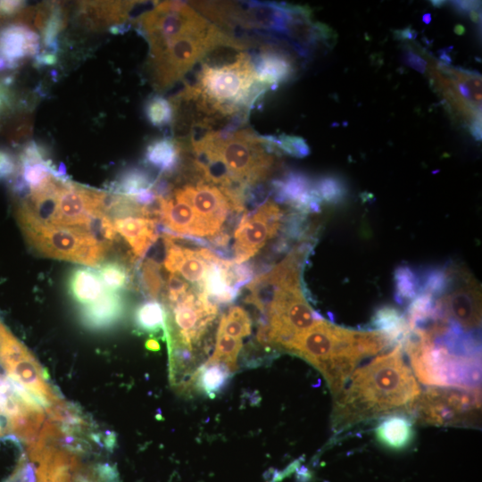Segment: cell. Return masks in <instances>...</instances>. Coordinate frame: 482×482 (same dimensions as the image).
<instances>
[{
    "instance_id": "44dd1931",
    "label": "cell",
    "mask_w": 482,
    "mask_h": 482,
    "mask_svg": "<svg viewBox=\"0 0 482 482\" xmlns=\"http://www.w3.org/2000/svg\"><path fill=\"white\" fill-rule=\"evenodd\" d=\"M233 373L222 362L207 361L195 372L192 386L212 399L227 386Z\"/></svg>"
},
{
    "instance_id": "4fadbf2b",
    "label": "cell",
    "mask_w": 482,
    "mask_h": 482,
    "mask_svg": "<svg viewBox=\"0 0 482 482\" xmlns=\"http://www.w3.org/2000/svg\"><path fill=\"white\" fill-rule=\"evenodd\" d=\"M170 306L178 338L174 348L192 353L193 345L200 341L216 317L218 308L202 293L191 289Z\"/></svg>"
},
{
    "instance_id": "277c9868",
    "label": "cell",
    "mask_w": 482,
    "mask_h": 482,
    "mask_svg": "<svg viewBox=\"0 0 482 482\" xmlns=\"http://www.w3.org/2000/svg\"><path fill=\"white\" fill-rule=\"evenodd\" d=\"M403 343L418 379L431 386L478 387L480 348L473 338L454 331L434 334L412 328Z\"/></svg>"
},
{
    "instance_id": "2e32d148",
    "label": "cell",
    "mask_w": 482,
    "mask_h": 482,
    "mask_svg": "<svg viewBox=\"0 0 482 482\" xmlns=\"http://www.w3.org/2000/svg\"><path fill=\"white\" fill-rule=\"evenodd\" d=\"M112 225L124 237L137 258H142L158 238L157 221L152 217L126 216L115 218Z\"/></svg>"
},
{
    "instance_id": "ba28073f",
    "label": "cell",
    "mask_w": 482,
    "mask_h": 482,
    "mask_svg": "<svg viewBox=\"0 0 482 482\" xmlns=\"http://www.w3.org/2000/svg\"><path fill=\"white\" fill-rule=\"evenodd\" d=\"M412 412L422 424L443 427L478 426L481 413L480 388L430 386L420 393Z\"/></svg>"
},
{
    "instance_id": "5b68a950",
    "label": "cell",
    "mask_w": 482,
    "mask_h": 482,
    "mask_svg": "<svg viewBox=\"0 0 482 482\" xmlns=\"http://www.w3.org/2000/svg\"><path fill=\"white\" fill-rule=\"evenodd\" d=\"M192 94L212 113L229 116L249 110L270 87L259 82L251 55L239 53L235 61L221 65L204 63Z\"/></svg>"
},
{
    "instance_id": "484cf974",
    "label": "cell",
    "mask_w": 482,
    "mask_h": 482,
    "mask_svg": "<svg viewBox=\"0 0 482 482\" xmlns=\"http://www.w3.org/2000/svg\"><path fill=\"white\" fill-rule=\"evenodd\" d=\"M251 329L252 322L247 312L240 306H232L221 316L218 332L242 339L250 335Z\"/></svg>"
},
{
    "instance_id": "ffe728a7",
    "label": "cell",
    "mask_w": 482,
    "mask_h": 482,
    "mask_svg": "<svg viewBox=\"0 0 482 482\" xmlns=\"http://www.w3.org/2000/svg\"><path fill=\"white\" fill-rule=\"evenodd\" d=\"M68 291L76 303L85 306L101 297L107 289L93 270L76 268L68 277Z\"/></svg>"
},
{
    "instance_id": "9c48e42d",
    "label": "cell",
    "mask_w": 482,
    "mask_h": 482,
    "mask_svg": "<svg viewBox=\"0 0 482 482\" xmlns=\"http://www.w3.org/2000/svg\"><path fill=\"white\" fill-rule=\"evenodd\" d=\"M137 24L149 44L150 57H154L175 38L203 30L212 23L187 4L166 1L142 13Z\"/></svg>"
},
{
    "instance_id": "4316f807",
    "label": "cell",
    "mask_w": 482,
    "mask_h": 482,
    "mask_svg": "<svg viewBox=\"0 0 482 482\" xmlns=\"http://www.w3.org/2000/svg\"><path fill=\"white\" fill-rule=\"evenodd\" d=\"M241 348L242 339L217 331L214 351L208 361L222 362L235 372L237 370V360Z\"/></svg>"
},
{
    "instance_id": "9a60e30c",
    "label": "cell",
    "mask_w": 482,
    "mask_h": 482,
    "mask_svg": "<svg viewBox=\"0 0 482 482\" xmlns=\"http://www.w3.org/2000/svg\"><path fill=\"white\" fill-rule=\"evenodd\" d=\"M40 36L21 23H12L0 29V56L12 69L28 57H35L40 52Z\"/></svg>"
},
{
    "instance_id": "7402d4cb",
    "label": "cell",
    "mask_w": 482,
    "mask_h": 482,
    "mask_svg": "<svg viewBox=\"0 0 482 482\" xmlns=\"http://www.w3.org/2000/svg\"><path fill=\"white\" fill-rule=\"evenodd\" d=\"M158 179V178H157ZM157 179L145 168L130 167L125 169L110 185L111 193L134 195L150 189Z\"/></svg>"
},
{
    "instance_id": "52a82bcc",
    "label": "cell",
    "mask_w": 482,
    "mask_h": 482,
    "mask_svg": "<svg viewBox=\"0 0 482 482\" xmlns=\"http://www.w3.org/2000/svg\"><path fill=\"white\" fill-rule=\"evenodd\" d=\"M218 46L242 49L238 40L213 24L175 38L160 54L150 57L149 67L154 87L162 90L177 82Z\"/></svg>"
},
{
    "instance_id": "8fae6325",
    "label": "cell",
    "mask_w": 482,
    "mask_h": 482,
    "mask_svg": "<svg viewBox=\"0 0 482 482\" xmlns=\"http://www.w3.org/2000/svg\"><path fill=\"white\" fill-rule=\"evenodd\" d=\"M176 191L191 205L196 218V237L208 238L220 232L229 211L227 196L218 187L204 180L187 184Z\"/></svg>"
},
{
    "instance_id": "5bb4252c",
    "label": "cell",
    "mask_w": 482,
    "mask_h": 482,
    "mask_svg": "<svg viewBox=\"0 0 482 482\" xmlns=\"http://www.w3.org/2000/svg\"><path fill=\"white\" fill-rule=\"evenodd\" d=\"M291 50L274 43L262 46L259 53L251 56L257 80L271 88L291 79L296 71Z\"/></svg>"
},
{
    "instance_id": "74e56055",
    "label": "cell",
    "mask_w": 482,
    "mask_h": 482,
    "mask_svg": "<svg viewBox=\"0 0 482 482\" xmlns=\"http://www.w3.org/2000/svg\"><path fill=\"white\" fill-rule=\"evenodd\" d=\"M149 350L157 351L160 348L159 343L155 339H149L145 344Z\"/></svg>"
},
{
    "instance_id": "cb8c5ba5",
    "label": "cell",
    "mask_w": 482,
    "mask_h": 482,
    "mask_svg": "<svg viewBox=\"0 0 482 482\" xmlns=\"http://www.w3.org/2000/svg\"><path fill=\"white\" fill-rule=\"evenodd\" d=\"M458 85L461 96L465 99L475 114L480 116L481 110V77L471 71L454 70L452 72Z\"/></svg>"
},
{
    "instance_id": "83f0119b",
    "label": "cell",
    "mask_w": 482,
    "mask_h": 482,
    "mask_svg": "<svg viewBox=\"0 0 482 482\" xmlns=\"http://www.w3.org/2000/svg\"><path fill=\"white\" fill-rule=\"evenodd\" d=\"M166 319V312L162 305L150 300L140 304L135 314L137 327L145 331L154 332L162 328Z\"/></svg>"
},
{
    "instance_id": "8992f818",
    "label": "cell",
    "mask_w": 482,
    "mask_h": 482,
    "mask_svg": "<svg viewBox=\"0 0 482 482\" xmlns=\"http://www.w3.org/2000/svg\"><path fill=\"white\" fill-rule=\"evenodd\" d=\"M16 213L27 242L45 256L96 267L110 246L87 229L42 222L19 204Z\"/></svg>"
},
{
    "instance_id": "f35d334b",
    "label": "cell",
    "mask_w": 482,
    "mask_h": 482,
    "mask_svg": "<svg viewBox=\"0 0 482 482\" xmlns=\"http://www.w3.org/2000/svg\"><path fill=\"white\" fill-rule=\"evenodd\" d=\"M4 19L0 17V24L2 23V21H4Z\"/></svg>"
},
{
    "instance_id": "d6a6232c",
    "label": "cell",
    "mask_w": 482,
    "mask_h": 482,
    "mask_svg": "<svg viewBox=\"0 0 482 482\" xmlns=\"http://www.w3.org/2000/svg\"><path fill=\"white\" fill-rule=\"evenodd\" d=\"M320 200L337 201L343 195V186L337 179L327 177L320 179L314 185Z\"/></svg>"
},
{
    "instance_id": "ac0fdd59",
    "label": "cell",
    "mask_w": 482,
    "mask_h": 482,
    "mask_svg": "<svg viewBox=\"0 0 482 482\" xmlns=\"http://www.w3.org/2000/svg\"><path fill=\"white\" fill-rule=\"evenodd\" d=\"M183 144L177 138L163 137L150 142L144 162L159 170L160 176L170 174L179 167Z\"/></svg>"
},
{
    "instance_id": "6da1fadb",
    "label": "cell",
    "mask_w": 482,
    "mask_h": 482,
    "mask_svg": "<svg viewBox=\"0 0 482 482\" xmlns=\"http://www.w3.org/2000/svg\"><path fill=\"white\" fill-rule=\"evenodd\" d=\"M420 393L402 345H396L352 374L335 396L332 428L341 432L366 420L412 412Z\"/></svg>"
},
{
    "instance_id": "30bf717a",
    "label": "cell",
    "mask_w": 482,
    "mask_h": 482,
    "mask_svg": "<svg viewBox=\"0 0 482 482\" xmlns=\"http://www.w3.org/2000/svg\"><path fill=\"white\" fill-rule=\"evenodd\" d=\"M283 213L278 205L266 200L252 212L242 214L234 232L235 263H243L255 255L277 235Z\"/></svg>"
},
{
    "instance_id": "e575fe53",
    "label": "cell",
    "mask_w": 482,
    "mask_h": 482,
    "mask_svg": "<svg viewBox=\"0 0 482 482\" xmlns=\"http://www.w3.org/2000/svg\"><path fill=\"white\" fill-rule=\"evenodd\" d=\"M19 170L18 159L7 150L0 149V181L16 176Z\"/></svg>"
},
{
    "instance_id": "603a6c76",
    "label": "cell",
    "mask_w": 482,
    "mask_h": 482,
    "mask_svg": "<svg viewBox=\"0 0 482 482\" xmlns=\"http://www.w3.org/2000/svg\"><path fill=\"white\" fill-rule=\"evenodd\" d=\"M66 26V16L61 4L50 3L45 26L40 32L44 52L56 54L60 50L59 35Z\"/></svg>"
},
{
    "instance_id": "7a4b0ae2",
    "label": "cell",
    "mask_w": 482,
    "mask_h": 482,
    "mask_svg": "<svg viewBox=\"0 0 482 482\" xmlns=\"http://www.w3.org/2000/svg\"><path fill=\"white\" fill-rule=\"evenodd\" d=\"M306 248L305 245L295 247L270 271L246 285L250 291L246 302L262 314L256 338L262 346L285 351L295 337L320 319L301 287V264Z\"/></svg>"
},
{
    "instance_id": "3957f363",
    "label": "cell",
    "mask_w": 482,
    "mask_h": 482,
    "mask_svg": "<svg viewBox=\"0 0 482 482\" xmlns=\"http://www.w3.org/2000/svg\"><path fill=\"white\" fill-rule=\"evenodd\" d=\"M391 343L380 330L349 329L320 318L295 337L286 352L315 367L336 396L364 358L377 354Z\"/></svg>"
},
{
    "instance_id": "d590c367",
    "label": "cell",
    "mask_w": 482,
    "mask_h": 482,
    "mask_svg": "<svg viewBox=\"0 0 482 482\" xmlns=\"http://www.w3.org/2000/svg\"><path fill=\"white\" fill-rule=\"evenodd\" d=\"M24 1H0V17L4 20L16 17L24 8Z\"/></svg>"
},
{
    "instance_id": "f546056e",
    "label": "cell",
    "mask_w": 482,
    "mask_h": 482,
    "mask_svg": "<svg viewBox=\"0 0 482 482\" xmlns=\"http://www.w3.org/2000/svg\"><path fill=\"white\" fill-rule=\"evenodd\" d=\"M147 120L154 127L172 124L174 111L170 100L154 96L147 99L144 107Z\"/></svg>"
},
{
    "instance_id": "e0dca14e",
    "label": "cell",
    "mask_w": 482,
    "mask_h": 482,
    "mask_svg": "<svg viewBox=\"0 0 482 482\" xmlns=\"http://www.w3.org/2000/svg\"><path fill=\"white\" fill-rule=\"evenodd\" d=\"M123 300L115 292L107 290L95 302L81 309L83 322L93 328H104L115 323L123 312Z\"/></svg>"
},
{
    "instance_id": "4dcf8cb0",
    "label": "cell",
    "mask_w": 482,
    "mask_h": 482,
    "mask_svg": "<svg viewBox=\"0 0 482 482\" xmlns=\"http://www.w3.org/2000/svg\"><path fill=\"white\" fill-rule=\"evenodd\" d=\"M98 276L104 287L112 292L122 290L129 283L127 268L118 262H109L100 265Z\"/></svg>"
},
{
    "instance_id": "d6986e66",
    "label": "cell",
    "mask_w": 482,
    "mask_h": 482,
    "mask_svg": "<svg viewBox=\"0 0 482 482\" xmlns=\"http://www.w3.org/2000/svg\"><path fill=\"white\" fill-rule=\"evenodd\" d=\"M375 436L387 449H405L414 437L412 422L404 415H388L376 427Z\"/></svg>"
},
{
    "instance_id": "1f68e13d",
    "label": "cell",
    "mask_w": 482,
    "mask_h": 482,
    "mask_svg": "<svg viewBox=\"0 0 482 482\" xmlns=\"http://www.w3.org/2000/svg\"><path fill=\"white\" fill-rule=\"evenodd\" d=\"M141 279L148 295L156 298L162 287L160 265L151 259L145 262L141 268Z\"/></svg>"
},
{
    "instance_id": "836d02e7",
    "label": "cell",
    "mask_w": 482,
    "mask_h": 482,
    "mask_svg": "<svg viewBox=\"0 0 482 482\" xmlns=\"http://www.w3.org/2000/svg\"><path fill=\"white\" fill-rule=\"evenodd\" d=\"M167 300L169 304L176 303L180 297H182L189 289L188 284L185 282L180 277L174 273H170L168 278L167 285Z\"/></svg>"
},
{
    "instance_id": "8d00e7d4",
    "label": "cell",
    "mask_w": 482,
    "mask_h": 482,
    "mask_svg": "<svg viewBox=\"0 0 482 482\" xmlns=\"http://www.w3.org/2000/svg\"><path fill=\"white\" fill-rule=\"evenodd\" d=\"M403 61L411 68L417 70L420 72H424L426 69V62L417 54L411 50H406L403 54Z\"/></svg>"
},
{
    "instance_id": "d4e9b609",
    "label": "cell",
    "mask_w": 482,
    "mask_h": 482,
    "mask_svg": "<svg viewBox=\"0 0 482 482\" xmlns=\"http://www.w3.org/2000/svg\"><path fill=\"white\" fill-rule=\"evenodd\" d=\"M208 267V262L204 260L198 250L183 247L182 256L176 273H179L187 281L196 284L199 289Z\"/></svg>"
},
{
    "instance_id": "f1b7e54d",
    "label": "cell",
    "mask_w": 482,
    "mask_h": 482,
    "mask_svg": "<svg viewBox=\"0 0 482 482\" xmlns=\"http://www.w3.org/2000/svg\"><path fill=\"white\" fill-rule=\"evenodd\" d=\"M270 152H282L295 157H303L310 152L304 139L295 136H262Z\"/></svg>"
},
{
    "instance_id": "7c38bea8",
    "label": "cell",
    "mask_w": 482,
    "mask_h": 482,
    "mask_svg": "<svg viewBox=\"0 0 482 482\" xmlns=\"http://www.w3.org/2000/svg\"><path fill=\"white\" fill-rule=\"evenodd\" d=\"M434 317L460 329H478L481 323V296L478 285L465 274L462 284L433 301Z\"/></svg>"
}]
</instances>
